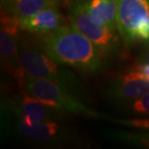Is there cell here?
I'll return each instance as SVG.
<instances>
[{
    "mask_svg": "<svg viewBox=\"0 0 149 149\" xmlns=\"http://www.w3.org/2000/svg\"><path fill=\"white\" fill-rule=\"evenodd\" d=\"M44 52L58 63L76 67L84 72H98L104 55L95 45L71 25H63L49 35Z\"/></svg>",
    "mask_w": 149,
    "mask_h": 149,
    "instance_id": "obj_1",
    "label": "cell"
},
{
    "mask_svg": "<svg viewBox=\"0 0 149 149\" xmlns=\"http://www.w3.org/2000/svg\"><path fill=\"white\" fill-rule=\"evenodd\" d=\"M70 25L89 39L105 56L112 55L120 47L119 39L113 29L96 22L89 15L84 0H72L68 14Z\"/></svg>",
    "mask_w": 149,
    "mask_h": 149,
    "instance_id": "obj_2",
    "label": "cell"
},
{
    "mask_svg": "<svg viewBox=\"0 0 149 149\" xmlns=\"http://www.w3.org/2000/svg\"><path fill=\"white\" fill-rule=\"evenodd\" d=\"M26 93L36 98L41 103L56 111H67L76 114L97 117L92 109L73 96V93L53 80L26 77L23 84Z\"/></svg>",
    "mask_w": 149,
    "mask_h": 149,
    "instance_id": "obj_3",
    "label": "cell"
},
{
    "mask_svg": "<svg viewBox=\"0 0 149 149\" xmlns=\"http://www.w3.org/2000/svg\"><path fill=\"white\" fill-rule=\"evenodd\" d=\"M19 54L20 66L26 77L53 80L67 90H76L79 86V79L72 71L64 68L63 64L53 60L45 52L25 47L19 50Z\"/></svg>",
    "mask_w": 149,
    "mask_h": 149,
    "instance_id": "obj_4",
    "label": "cell"
},
{
    "mask_svg": "<svg viewBox=\"0 0 149 149\" xmlns=\"http://www.w3.org/2000/svg\"><path fill=\"white\" fill-rule=\"evenodd\" d=\"M149 19V0H118L116 24L126 46L135 43L136 31Z\"/></svg>",
    "mask_w": 149,
    "mask_h": 149,
    "instance_id": "obj_5",
    "label": "cell"
},
{
    "mask_svg": "<svg viewBox=\"0 0 149 149\" xmlns=\"http://www.w3.org/2000/svg\"><path fill=\"white\" fill-rule=\"evenodd\" d=\"M6 109L12 117L30 125L36 122L55 120L58 117L56 109L46 106L27 93L11 100L6 105Z\"/></svg>",
    "mask_w": 149,
    "mask_h": 149,
    "instance_id": "obj_6",
    "label": "cell"
},
{
    "mask_svg": "<svg viewBox=\"0 0 149 149\" xmlns=\"http://www.w3.org/2000/svg\"><path fill=\"white\" fill-rule=\"evenodd\" d=\"M14 129L23 138L40 144L57 143L66 138V129L54 120L27 124L16 119Z\"/></svg>",
    "mask_w": 149,
    "mask_h": 149,
    "instance_id": "obj_7",
    "label": "cell"
},
{
    "mask_svg": "<svg viewBox=\"0 0 149 149\" xmlns=\"http://www.w3.org/2000/svg\"><path fill=\"white\" fill-rule=\"evenodd\" d=\"M109 93L115 100H136L149 93V80L138 69H133L113 80Z\"/></svg>",
    "mask_w": 149,
    "mask_h": 149,
    "instance_id": "obj_8",
    "label": "cell"
},
{
    "mask_svg": "<svg viewBox=\"0 0 149 149\" xmlns=\"http://www.w3.org/2000/svg\"><path fill=\"white\" fill-rule=\"evenodd\" d=\"M65 25L64 17L56 6L49 7L28 17L19 19V26L32 33L50 35Z\"/></svg>",
    "mask_w": 149,
    "mask_h": 149,
    "instance_id": "obj_9",
    "label": "cell"
},
{
    "mask_svg": "<svg viewBox=\"0 0 149 149\" xmlns=\"http://www.w3.org/2000/svg\"><path fill=\"white\" fill-rule=\"evenodd\" d=\"M89 15L96 22L117 30L116 15L118 0H84Z\"/></svg>",
    "mask_w": 149,
    "mask_h": 149,
    "instance_id": "obj_10",
    "label": "cell"
},
{
    "mask_svg": "<svg viewBox=\"0 0 149 149\" xmlns=\"http://www.w3.org/2000/svg\"><path fill=\"white\" fill-rule=\"evenodd\" d=\"M61 0H3L2 8L19 19H24L49 7H54Z\"/></svg>",
    "mask_w": 149,
    "mask_h": 149,
    "instance_id": "obj_11",
    "label": "cell"
},
{
    "mask_svg": "<svg viewBox=\"0 0 149 149\" xmlns=\"http://www.w3.org/2000/svg\"><path fill=\"white\" fill-rule=\"evenodd\" d=\"M111 136L114 139L124 142L127 144L139 145V146L149 148V133L136 134L129 132H116L112 133Z\"/></svg>",
    "mask_w": 149,
    "mask_h": 149,
    "instance_id": "obj_12",
    "label": "cell"
},
{
    "mask_svg": "<svg viewBox=\"0 0 149 149\" xmlns=\"http://www.w3.org/2000/svg\"><path fill=\"white\" fill-rule=\"evenodd\" d=\"M132 109L139 115H149V93L134 100Z\"/></svg>",
    "mask_w": 149,
    "mask_h": 149,
    "instance_id": "obj_13",
    "label": "cell"
},
{
    "mask_svg": "<svg viewBox=\"0 0 149 149\" xmlns=\"http://www.w3.org/2000/svg\"><path fill=\"white\" fill-rule=\"evenodd\" d=\"M118 123L126 126L136 128L141 130L149 131V118H139V119H129V120H116Z\"/></svg>",
    "mask_w": 149,
    "mask_h": 149,
    "instance_id": "obj_14",
    "label": "cell"
},
{
    "mask_svg": "<svg viewBox=\"0 0 149 149\" xmlns=\"http://www.w3.org/2000/svg\"><path fill=\"white\" fill-rule=\"evenodd\" d=\"M136 42L149 43V19L136 29L135 34V43Z\"/></svg>",
    "mask_w": 149,
    "mask_h": 149,
    "instance_id": "obj_15",
    "label": "cell"
},
{
    "mask_svg": "<svg viewBox=\"0 0 149 149\" xmlns=\"http://www.w3.org/2000/svg\"><path fill=\"white\" fill-rule=\"evenodd\" d=\"M139 63H147L149 64V43L146 45V47H144V49L142 50L141 56L139 58Z\"/></svg>",
    "mask_w": 149,
    "mask_h": 149,
    "instance_id": "obj_16",
    "label": "cell"
},
{
    "mask_svg": "<svg viewBox=\"0 0 149 149\" xmlns=\"http://www.w3.org/2000/svg\"><path fill=\"white\" fill-rule=\"evenodd\" d=\"M141 72L143 76L149 80V64L147 63H139V65L136 68Z\"/></svg>",
    "mask_w": 149,
    "mask_h": 149,
    "instance_id": "obj_17",
    "label": "cell"
},
{
    "mask_svg": "<svg viewBox=\"0 0 149 149\" xmlns=\"http://www.w3.org/2000/svg\"><path fill=\"white\" fill-rule=\"evenodd\" d=\"M2 1H3V0H1V2H2Z\"/></svg>",
    "mask_w": 149,
    "mask_h": 149,
    "instance_id": "obj_18",
    "label": "cell"
}]
</instances>
